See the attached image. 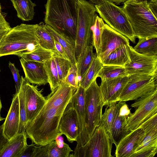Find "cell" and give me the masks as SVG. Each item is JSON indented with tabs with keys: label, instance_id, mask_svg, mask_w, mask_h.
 Masks as SVG:
<instances>
[{
	"label": "cell",
	"instance_id": "48",
	"mask_svg": "<svg viewBox=\"0 0 157 157\" xmlns=\"http://www.w3.org/2000/svg\"><path fill=\"white\" fill-rule=\"evenodd\" d=\"M2 104L1 98H0V115H1L0 113H1V109L2 108Z\"/></svg>",
	"mask_w": 157,
	"mask_h": 157
},
{
	"label": "cell",
	"instance_id": "42",
	"mask_svg": "<svg viewBox=\"0 0 157 157\" xmlns=\"http://www.w3.org/2000/svg\"><path fill=\"white\" fill-rule=\"evenodd\" d=\"M157 152V147L133 153L131 157H153Z\"/></svg>",
	"mask_w": 157,
	"mask_h": 157
},
{
	"label": "cell",
	"instance_id": "36",
	"mask_svg": "<svg viewBox=\"0 0 157 157\" xmlns=\"http://www.w3.org/2000/svg\"><path fill=\"white\" fill-rule=\"evenodd\" d=\"M18 94L19 99L20 117V122L18 133H21L25 132L26 128L28 124L24 92L21 85Z\"/></svg>",
	"mask_w": 157,
	"mask_h": 157
},
{
	"label": "cell",
	"instance_id": "17",
	"mask_svg": "<svg viewBox=\"0 0 157 157\" xmlns=\"http://www.w3.org/2000/svg\"><path fill=\"white\" fill-rule=\"evenodd\" d=\"M117 113L113 121L110 132V137L116 146L125 135L129 132H126L125 127L126 119L131 114L125 101H119Z\"/></svg>",
	"mask_w": 157,
	"mask_h": 157
},
{
	"label": "cell",
	"instance_id": "15",
	"mask_svg": "<svg viewBox=\"0 0 157 157\" xmlns=\"http://www.w3.org/2000/svg\"><path fill=\"white\" fill-rule=\"evenodd\" d=\"M128 75L101 80L99 86L104 106H109L119 101L120 95L127 83Z\"/></svg>",
	"mask_w": 157,
	"mask_h": 157
},
{
	"label": "cell",
	"instance_id": "49",
	"mask_svg": "<svg viewBox=\"0 0 157 157\" xmlns=\"http://www.w3.org/2000/svg\"><path fill=\"white\" fill-rule=\"evenodd\" d=\"M4 119H5L4 118L2 117H1V115H0V121L3 120Z\"/></svg>",
	"mask_w": 157,
	"mask_h": 157
},
{
	"label": "cell",
	"instance_id": "27",
	"mask_svg": "<svg viewBox=\"0 0 157 157\" xmlns=\"http://www.w3.org/2000/svg\"><path fill=\"white\" fill-rule=\"evenodd\" d=\"M95 54L93 52V46L90 45L86 47L77 59L78 74L79 80L89 67Z\"/></svg>",
	"mask_w": 157,
	"mask_h": 157
},
{
	"label": "cell",
	"instance_id": "4",
	"mask_svg": "<svg viewBox=\"0 0 157 157\" xmlns=\"http://www.w3.org/2000/svg\"><path fill=\"white\" fill-rule=\"evenodd\" d=\"M38 25L21 24L12 28L0 42V57L30 52L40 47L35 34Z\"/></svg>",
	"mask_w": 157,
	"mask_h": 157
},
{
	"label": "cell",
	"instance_id": "35",
	"mask_svg": "<svg viewBox=\"0 0 157 157\" xmlns=\"http://www.w3.org/2000/svg\"><path fill=\"white\" fill-rule=\"evenodd\" d=\"M104 24L102 19L97 15L93 27V46L96 49L98 57L101 52V30Z\"/></svg>",
	"mask_w": 157,
	"mask_h": 157
},
{
	"label": "cell",
	"instance_id": "11",
	"mask_svg": "<svg viewBox=\"0 0 157 157\" xmlns=\"http://www.w3.org/2000/svg\"><path fill=\"white\" fill-rule=\"evenodd\" d=\"M130 61L124 67L128 75L144 74H157V56H149L136 52L128 45Z\"/></svg>",
	"mask_w": 157,
	"mask_h": 157
},
{
	"label": "cell",
	"instance_id": "22",
	"mask_svg": "<svg viewBox=\"0 0 157 157\" xmlns=\"http://www.w3.org/2000/svg\"><path fill=\"white\" fill-rule=\"evenodd\" d=\"M25 132L18 133L8 140L0 151V157H19L28 145Z\"/></svg>",
	"mask_w": 157,
	"mask_h": 157
},
{
	"label": "cell",
	"instance_id": "18",
	"mask_svg": "<svg viewBox=\"0 0 157 157\" xmlns=\"http://www.w3.org/2000/svg\"><path fill=\"white\" fill-rule=\"evenodd\" d=\"M73 151L60 136L48 144L36 146L34 157H70Z\"/></svg>",
	"mask_w": 157,
	"mask_h": 157
},
{
	"label": "cell",
	"instance_id": "51",
	"mask_svg": "<svg viewBox=\"0 0 157 157\" xmlns=\"http://www.w3.org/2000/svg\"></svg>",
	"mask_w": 157,
	"mask_h": 157
},
{
	"label": "cell",
	"instance_id": "28",
	"mask_svg": "<svg viewBox=\"0 0 157 157\" xmlns=\"http://www.w3.org/2000/svg\"><path fill=\"white\" fill-rule=\"evenodd\" d=\"M35 34L37 42L41 47L55 53V39L46 29L44 25H38Z\"/></svg>",
	"mask_w": 157,
	"mask_h": 157
},
{
	"label": "cell",
	"instance_id": "8",
	"mask_svg": "<svg viewBox=\"0 0 157 157\" xmlns=\"http://www.w3.org/2000/svg\"><path fill=\"white\" fill-rule=\"evenodd\" d=\"M95 79L85 90V107L86 128L90 137L100 124L104 103L99 86Z\"/></svg>",
	"mask_w": 157,
	"mask_h": 157
},
{
	"label": "cell",
	"instance_id": "24",
	"mask_svg": "<svg viewBox=\"0 0 157 157\" xmlns=\"http://www.w3.org/2000/svg\"><path fill=\"white\" fill-rule=\"evenodd\" d=\"M128 45H123L112 52L101 61L103 66L114 65L124 67L130 61Z\"/></svg>",
	"mask_w": 157,
	"mask_h": 157
},
{
	"label": "cell",
	"instance_id": "40",
	"mask_svg": "<svg viewBox=\"0 0 157 157\" xmlns=\"http://www.w3.org/2000/svg\"><path fill=\"white\" fill-rule=\"evenodd\" d=\"M9 67L12 72L15 83L16 94H18L20 89L21 76L19 73V71L15 67L14 63L10 62L9 63Z\"/></svg>",
	"mask_w": 157,
	"mask_h": 157
},
{
	"label": "cell",
	"instance_id": "23",
	"mask_svg": "<svg viewBox=\"0 0 157 157\" xmlns=\"http://www.w3.org/2000/svg\"><path fill=\"white\" fill-rule=\"evenodd\" d=\"M44 25L46 29L52 35L55 40L62 46L71 63H76L75 40L64 33L56 31L49 25Z\"/></svg>",
	"mask_w": 157,
	"mask_h": 157
},
{
	"label": "cell",
	"instance_id": "2",
	"mask_svg": "<svg viewBox=\"0 0 157 157\" xmlns=\"http://www.w3.org/2000/svg\"><path fill=\"white\" fill-rule=\"evenodd\" d=\"M76 0H47L45 5V25L75 40L78 12Z\"/></svg>",
	"mask_w": 157,
	"mask_h": 157
},
{
	"label": "cell",
	"instance_id": "45",
	"mask_svg": "<svg viewBox=\"0 0 157 157\" xmlns=\"http://www.w3.org/2000/svg\"><path fill=\"white\" fill-rule=\"evenodd\" d=\"M3 126V124L0 125V151L8 140L4 135Z\"/></svg>",
	"mask_w": 157,
	"mask_h": 157
},
{
	"label": "cell",
	"instance_id": "33",
	"mask_svg": "<svg viewBox=\"0 0 157 157\" xmlns=\"http://www.w3.org/2000/svg\"><path fill=\"white\" fill-rule=\"evenodd\" d=\"M156 147H157V130H154L145 134L143 138L136 146L133 153Z\"/></svg>",
	"mask_w": 157,
	"mask_h": 157
},
{
	"label": "cell",
	"instance_id": "5",
	"mask_svg": "<svg viewBox=\"0 0 157 157\" xmlns=\"http://www.w3.org/2000/svg\"><path fill=\"white\" fill-rule=\"evenodd\" d=\"M78 12L75 42L77 59L86 47L93 45V27L97 14L95 6L86 0H76Z\"/></svg>",
	"mask_w": 157,
	"mask_h": 157
},
{
	"label": "cell",
	"instance_id": "50",
	"mask_svg": "<svg viewBox=\"0 0 157 157\" xmlns=\"http://www.w3.org/2000/svg\"><path fill=\"white\" fill-rule=\"evenodd\" d=\"M1 13V6L0 3V13Z\"/></svg>",
	"mask_w": 157,
	"mask_h": 157
},
{
	"label": "cell",
	"instance_id": "3",
	"mask_svg": "<svg viewBox=\"0 0 157 157\" xmlns=\"http://www.w3.org/2000/svg\"><path fill=\"white\" fill-rule=\"evenodd\" d=\"M122 8L136 38L157 37V16L150 8L146 0H127Z\"/></svg>",
	"mask_w": 157,
	"mask_h": 157
},
{
	"label": "cell",
	"instance_id": "13",
	"mask_svg": "<svg viewBox=\"0 0 157 157\" xmlns=\"http://www.w3.org/2000/svg\"><path fill=\"white\" fill-rule=\"evenodd\" d=\"M85 95V90L78 85V88L73 94L70 101L76 112L79 128V136L75 149H77L84 145L90 139L86 122Z\"/></svg>",
	"mask_w": 157,
	"mask_h": 157
},
{
	"label": "cell",
	"instance_id": "38",
	"mask_svg": "<svg viewBox=\"0 0 157 157\" xmlns=\"http://www.w3.org/2000/svg\"><path fill=\"white\" fill-rule=\"evenodd\" d=\"M79 81L76 63H71L64 82L76 90L78 86Z\"/></svg>",
	"mask_w": 157,
	"mask_h": 157
},
{
	"label": "cell",
	"instance_id": "7",
	"mask_svg": "<svg viewBox=\"0 0 157 157\" xmlns=\"http://www.w3.org/2000/svg\"><path fill=\"white\" fill-rule=\"evenodd\" d=\"M113 140L104 126L99 125L89 141L80 148L75 149L70 157H113Z\"/></svg>",
	"mask_w": 157,
	"mask_h": 157
},
{
	"label": "cell",
	"instance_id": "21",
	"mask_svg": "<svg viewBox=\"0 0 157 157\" xmlns=\"http://www.w3.org/2000/svg\"><path fill=\"white\" fill-rule=\"evenodd\" d=\"M145 135L144 131L138 128L130 131L120 140L116 146V157H131L134 152L136 146Z\"/></svg>",
	"mask_w": 157,
	"mask_h": 157
},
{
	"label": "cell",
	"instance_id": "41",
	"mask_svg": "<svg viewBox=\"0 0 157 157\" xmlns=\"http://www.w3.org/2000/svg\"><path fill=\"white\" fill-rule=\"evenodd\" d=\"M12 28L6 20L3 15L0 13V42Z\"/></svg>",
	"mask_w": 157,
	"mask_h": 157
},
{
	"label": "cell",
	"instance_id": "19",
	"mask_svg": "<svg viewBox=\"0 0 157 157\" xmlns=\"http://www.w3.org/2000/svg\"><path fill=\"white\" fill-rule=\"evenodd\" d=\"M20 61L25 74V78L29 83L39 86L48 83L44 63L27 61L21 58Z\"/></svg>",
	"mask_w": 157,
	"mask_h": 157
},
{
	"label": "cell",
	"instance_id": "10",
	"mask_svg": "<svg viewBox=\"0 0 157 157\" xmlns=\"http://www.w3.org/2000/svg\"><path fill=\"white\" fill-rule=\"evenodd\" d=\"M131 105L136 108L135 112L126 119V132H130L137 128L144 121L157 113V89L136 100Z\"/></svg>",
	"mask_w": 157,
	"mask_h": 157
},
{
	"label": "cell",
	"instance_id": "37",
	"mask_svg": "<svg viewBox=\"0 0 157 157\" xmlns=\"http://www.w3.org/2000/svg\"><path fill=\"white\" fill-rule=\"evenodd\" d=\"M53 58L55 62L59 78L61 81H64L71 63L69 60L63 58L55 53Z\"/></svg>",
	"mask_w": 157,
	"mask_h": 157
},
{
	"label": "cell",
	"instance_id": "30",
	"mask_svg": "<svg viewBox=\"0 0 157 157\" xmlns=\"http://www.w3.org/2000/svg\"><path fill=\"white\" fill-rule=\"evenodd\" d=\"M55 53L41 47L30 52L19 53L15 55L27 61L44 63L52 58Z\"/></svg>",
	"mask_w": 157,
	"mask_h": 157
},
{
	"label": "cell",
	"instance_id": "1",
	"mask_svg": "<svg viewBox=\"0 0 157 157\" xmlns=\"http://www.w3.org/2000/svg\"><path fill=\"white\" fill-rule=\"evenodd\" d=\"M76 90L65 82L46 98V103L35 117L28 123L25 132L32 143L44 145L62 135L58 126L63 112Z\"/></svg>",
	"mask_w": 157,
	"mask_h": 157
},
{
	"label": "cell",
	"instance_id": "9",
	"mask_svg": "<svg viewBox=\"0 0 157 157\" xmlns=\"http://www.w3.org/2000/svg\"><path fill=\"white\" fill-rule=\"evenodd\" d=\"M128 75V81L120 95L119 101L136 100L157 89V74H136Z\"/></svg>",
	"mask_w": 157,
	"mask_h": 157
},
{
	"label": "cell",
	"instance_id": "16",
	"mask_svg": "<svg viewBox=\"0 0 157 157\" xmlns=\"http://www.w3.org/2000/svg\"><path fill=\"white\" fill-rule=\"evenodd\" d=\"M58 128L71 143L76 141L79 134L78 117L71 103L66 107L59 121Z\"/></svg>",
	"mask_w": 157,
	"mask_h": 157
},
{
	"label": "cell",
	"instance_id": "25",
	"mask_svg": "<svg viewBox=\"0 0 157 157\" xmlns=\"http://www.w3.org/2000/svg\"><path fill=\"white\" fill-rule=\"evenodd\" d=\"M17 12V17L22 20H33L34 15V7L36 4L31 0H10Z\"/></svg>",
	"mask_w": 157,
	"mask_h": 157
},
{
	"label": "cell",
	"instance_id": "34",
	"mask_svg": "<svg viewBox=\"0 0 157 157\" xmlns=\"http://www.w3.org/2000/svg\"><path fill=\"white\" fill-rule=\"evenodd\" d=\"M118 107V104H113L109 106H107L102 116L99 125L103 126L110 136L114 120Z\"/></svg>",
	"mask_w": 157,
	"mask_h": 157
},
{
	"label": "cell",
	"instance_id": "47",
	"mask_svg": "<svg viewBox=\"0 0 157 157\" xmlns=\"http://www.w3.org/2000/svg\"><path fill=\"white\" fill-rule=\"evenodd\" d=\"M147 2H157V0H146Z\"/></svg>",
	"mask_w": 157,
	"mask_h": 157
},
{
	"label": "cell",
	"instance_id": "43",
	"mask_svg": "<svg viewBox=\"0 0 157 157\" xmlns=\"http://www.w3.org/2000/svg\"><path fill=\"white\" fill-rule=\"evenodd\" d=\"M32 143L29 145H27L24 150L20 154L19 157H33L36 146Z\"/></svg>",
	"mask_w": 157,
	"mask_h": 157
},
{
	"label": "cell",
	"instance_id": "44",
	"mask_svg": "<svg viewBox=\"0 0 157 157\" xmlns=\"http://www.w3.org/2000/svg\"><path fill=\"white\" fill-rule=\"evenodd\" d=\"M55 53L63 58L69 60L67 55L62 46L55 40Z\"/></svg>",
	"mask_w": 157,
	"mask_h": 157
},
{
	"label": "cell",
	"instance_id": "14",
	"mask_svg": "<svg viewBox=\"0 0 157 157\" xmlns=\"http://www.w3.org/2000/svg\"><path fill=\"white\" fill-rule=\"evenodd\" d=\"M128 45V38L105 23L101 30V50L98 57L101 62L117 48Z\"/></svg>",
	"mask_w": 157,
	"mask_h": 157
},
{
	"label": "cell",
	"instance_id": "6",
	"mask_svg": "<svg viewBox=\"0 0 157 157\" xmlns=\"http://www.w3.org/2000/svg\"><path fill=\"white\" fill-rule=\"evenodd\" d=\"M94 6L96 12L106 24L133 43H136V38L131 25L122 8L106 0Z\"/></svg>",
	"mask_w": 157,
	"mask_h": 157
},
{
	"label": "cell",
	"instance_id": "29",
	"mask_svg": "<svg viewBox=\"0 0 157 157\" xmlns=\"http://www.w3.org/2000/svg\"><path fill=\"white\" fill-rule=\"evenodd\" d=\"M138 53L149 56H157V37L139 39L133 48Z\"/></svg>",
	"mask_w": 157,
	"mask_h": 157
},
{
	"label": "cell",
	"instance_id": "39",
	"mask_svg": "<svg viewBox=\"0 0 157 157\" xmlns=\"http://www.w3.org/2000/svg\"><path fill=\"white\" fill-rule=\"evenodd\" d=\"M138 128L141 129L145 134L157 130V113L141 124Z\"/></svg>",
	"mask_w": 157,
	"mask_h": 157
},
{
	"label": "cell",
	"instance_id": "46",
	"mask_svg": "<svg viewBox=\"0 0 157 157\" xmlns=\"http://www.w3.org/2000/svg\"><path fill=\"white\" fill-rule=\"evenodd\" d=\"M95 4H98L100 3L103 1L105 0H89ZM110 1L113 3H115L117 4H120L124 2L127 0H106Z\"/></svg>",
	"mask_w": 157,
	"mask_h": 157
},
{
	"label": "cell",
	"instance_id": "20",
	"mask_svg": "<svg viewBox=\"0 0 157 157\" xmlns=\"http://www.w3.org/2000/svg\"><path fill=\"white\" fill-rule=\"evenodd\" d=\"M20 122L19 99L18 94L13 96L11 104L3 123V134L8 140L17 134Z\"/></svg>",
	"mask_w": 157,
	"mask_h": 157
},
{
	"label": "cell",
	"instance_id": "26",
	"mask_svg": "<svg viewBox=\"0 0 157 157\" xmlns=\"http://www.w3.org/2000/svg\"><path fill=\"white\" fill-rule=\"evenodd\" d=\"M103 66L96 53H95L94 59L90 66L84 75L80 79L78 85L86 90L92 82L97 79L99 71Z\"/></svg>",
	"mask_w": 157,
	"mask_h": 157
},
{
	"label": "cell",
	"instance_id": "12",
	"mask_svg": "<svg viewBox=\"0 0 157 157\" xmlns=\"http://www.w3.org/2000/svg\"><path fill=\"white\" fill-rule=\"evenodd\" d=\"M21 85L24 92L28 124L35 117L44 105L46 98L37 86L31 85L23 76H21Z\"/></svg>",
	"mask_w": 157,
	"mask_h": 157
},
{
	"label": "cell",
	"instance_id": "31",
	"mask_svg": "<svg viewBox=\"0 0 157 157\" xmlns=\"http://www.w3.org/2000/svg\"><path fill=\"white\" fill-rule=\"evenodd\" d=\"M128 75L124 67L114 65L103 66L98 75L101 80L113 79Z\"/></svg>",
	"mask_w": 157,
	"mask_h": 157
},
{
	"label": "cell",
	"instance_id": "32",
	"mask_svg": "<svg viewBox=\"0 0 157 157\" xmlns=\"http://www.w3.org/2000/svg\"><path fill=\"white\" fill-rule=\"evenodd\" d=\"M44 63L49 83L51 92L54 91L60 85L59 79L56 64L53 57Z\"/></svg>",
	"mask_w": 157,
	"mask_h": 157
}]
</instances>
